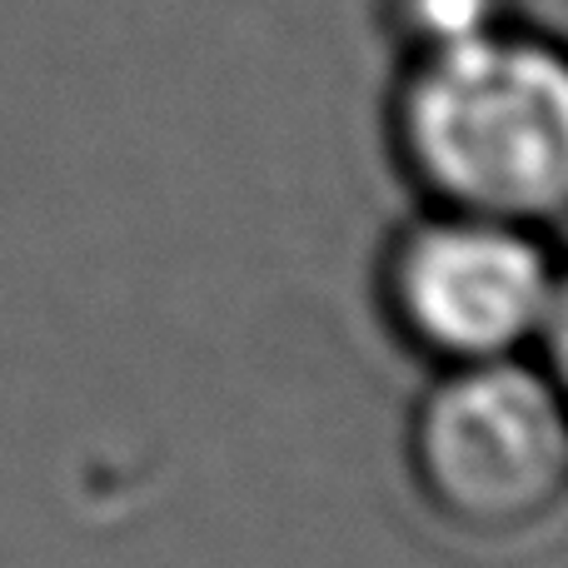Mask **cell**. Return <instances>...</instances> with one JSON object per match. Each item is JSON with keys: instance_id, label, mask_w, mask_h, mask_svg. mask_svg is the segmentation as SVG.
<instances>
[{"instance_id": "cell-1", "label": "cell", "mask_w": 568, "mask_h": 568, "mask_svg": "<svg viewBox=\"0 0 568 568\" xmlns=\"http://www.w3.org/2000/svg\"><path fill=\"white\" fill-rule=\"evenodd\" d=\"M394 150L439 210L544 230L568 220V45L519 26L409 55Z\"/></svg>"}, {"instance_id": "cell-2", "label": "cell", "mask_w": 568, "mask_h": 568, "mask_svg": "<svg viewBox=\"0 0 568 568\" xmlns=\"http://www.w3.org/2000/svg\"><path fill=\"white\" fill-rule=\"evenodd\" d=\"M409 469L424 504L474 539H514L568 499V404L514 359L454 364L414 409Z\"/></svg>"}, {"instance_id": "cell-3", "label": "cell", "mask_w": 568, "mask_h": 568, "mask_svg": "<svg viewBox=\"0 0 568 568\" xmlns=\"http://www.w3.org/2000/svg\"><path fill=\"white\" fill-rule=\"evenodd\" d=\"M554 275L534 230L439 210L394 240L379 294L399 339L454 369L514 359L539 339Z\"/></svg>"}, {"instance_id": "cell-4", "label": "cell", "mask_w": 568, "mask_h": 568, "mask_svg": "<svg viewBox=\"0 0 568 568\" xmlns=\"http://www.w3.org/2000/svg\"><path fill=\"white\" fill-rule=\"evenodd\" d=\"M384 20L409 55H424L514 20V0H384Z\"/></svg>"}, {"instance_id": "cell-5", "label": "cell", "mask_w": 568, "mask_h": 568, "mask_svg": "<svg viewBox=\"0 0 568 568\" xmlns=\"http://www.w3.org/2000/svg\"><path fill=\"white\" fill-rule=\"evenodd\" d=\"M539 344H544V359H549L544 374H549L554 389H559L568 404V270L554 275L549 310H544V324H539Z\"/></svg>"}]
</instances>
